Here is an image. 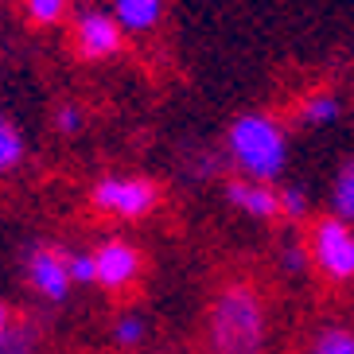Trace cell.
<instances>
[{"label":"cell","instance_id":"cell-13","mask_svg":"<svg viewBox=\"0 0 354 354\" xmlns=\"http://www.w3.org/2000/svg\"><path fill=\"white\" fill-rule=\"evenodd\" d=\"M20 160H24V136L16 133V125H12L8 117L0 113V176L16 171Z\"/></svg>","mask_w":354,"mask_h":354},{"label":"cell","instance_id":"cell-18","mask_svg":"<svg viewBox=\"0 0 354 354\" xmlns=\"http://www.w3.org/2000/svg\"><path fill=\"white\" fill-rule=\"evenodd\" d=\"M308 210H312V203H308V191H304V187H284L281 191V214L288 222L308 218Z\"/></svg>","mask_w":354,"mask_h":354},{"label":"cell","instance_id":"cell-21","mask_svg":"<svg viewBox=\"0 0 354 354\" xmlns=\"http://www.w3.org/2000/svg\"><path fill=\"white\" fill-rule=\"evenodd\" d=\"M12 327H16V319H12L8 304L0 300V343H4V339H8V331H12Z\"/></svg>","mask_w":354,"mask_h":354},{"label":"cell","instance_id":"cell-16","mask_svg":"<svg viewBox=\"0 0 354 354\" xmlns=\"http://www.w3.org/2000/svg\"><path fill=\"white\" fill-rule=\"evenodd\" d=\"M145 335H148V323H145V315H136V312H125L113 323V343L117 346H140Z\"/></svg>","mask_w":354,"mask_h":354},{"label":"cell","instance_id":"cell-14","mask_svg":"<svg viewBox=\"0 0 354 354\" xmlns=\"http://www.w3.org/2000/svg\"><path fill=\"white\" fill-rule=\"evenodd\" d=\"M71 0H24V12L35 28H55V24L66 16Z\"/></svg>","mask_w":354,"mask_h":354},{"label":"cell","instance_id":"cell-10","mask_svg":"<svg viewBox=\"0 0 354 354\" xmlns=\"http://www.w3.org/2000/svg\"><path fill=\"white\" fill-rule=\"evenodd\" d=\"M339 109H343V102H339L335 94H327V90H319V94H312V97H304L300 102V125L327 129V125H335Z\"/></svg>","mask_w":354,"mask_h":354},{"label":"cell","instance_id":"cell-7","mask_svg":"<svg viewBox=\"0 0 354 354\" xmlns=\"http://www.w3.org/2000/svg\"><path fill=\"white\" fill-rule=\"evenodd\" d=\"M140 265H145V257H140V250H136L133 241L109 238V241H102V245L94 250L97 284H102V288H109V292L129 288V284L140 277Z\"/></svg>","mask_w":354,"mask_h":354},{"label":"cell","instance_id":"cell-17","mask_svg":"<svg viewBox=\"0 0 354 354\" xmlns=\"http://www.w3.org/2000/svg\"><path fill=\"white\" fill-rule=\"evenodd\" d=\"M35 343H39V335H35L32 323H16L8 339L0 343V354H35Z\"/></svg>","mask_w":354,"mask_h":354},{"label":"cell","instance_id":"cell-15","mask_svg":"<svg viewBox=\"0 0 354 354\" xmlns=\"http://www.w3.org/2000/svg\"><path fill=\"white\" fill-rule=\"evenodd\" d=\"M281 265H284V272L288 277H304V272L312 269V253H308V241H300V238H284L281 241Z\"/></svg>","mask_w":354,"mask_h":354},{"label":"cell","instance_id":"cell-11","mask_svg":"<svg viewBox=\"0 0 354 354\" xmlns=\"http://www.w3.org/2000/svg\"><path fill=\"white\" fill-rule=\"evenodd\" d=\"M308 354H354V327L346 323H327L312 335Z\"/></svg>","mask_w":354,"mask_h":354},{"label":"cell","instance_id":"cell-6","mask_svg":"<svg viewBox=\"0 0 354 354\" xmlns=\"http://www.w3.org/2000/svg\"><path fill=\"white\" fill-rule=\"evenodd\" d=\"M24 272H28V284L51 304H63L66 292L74 288V281H71V253H63L59 245H47V241H39V245L28 250V257H24Z\"/></svg>","mask_w":354,"mask_h":354},{"label":"cell","instance_id":"cell-19","mask_svg":"<svg viewBox=\"0 0 354 354\" xmlns=\"http://www.w3.org/2000/svg\"><path fill=\"white\" fill-rule=\"evenodd\" d=\"M86 125V117L78 105H59L55 109V133H63V136H78Z\"/></svg>","mask_w":354,"mask_h":354},{"label":"cell","instance_id":"cell-1","mask_svg":"<svg viewBox=\"0 0 354 354\" xmlns=\"http://www.w3.org/2000/svg\"><path fill=\"white\" fill-rule=\"evenodd\" d=\"M207 335L214 354H261L265 351V304H261L257 288L250 284H230L214 296L210 304Z\"/></svg>","mask_w":354,"mask_h":354},{"label":"cell","instance_id":"cell-20","mask_svg":"<svg viewBox=\"0 0 354 354\" xmlns=\"http://www.w3.org/2000/svg\"><path fill=\"white\" fill-rule=\"evenodd\" d=\"M71 281L74 284H97L94 250H90V253H71Z\"/></svg>","mask_w":354,"mask_h":354},{"label":"cell","instance_id":"cell-4","mask_svg":"<svg viewBox=\"0 0 354 354\" xmlns=\"http://www.w3.org/2000/svg\"><path fill=\"white\" fill-rule=\"evenodd\" d=\"M308 253L312 265L331 284L354 281V230L339 214H323L308 226Z\"/></svg>","mask_w":354,"mask_h":354},{"label":"cell","instance_id":"cell-8","mask_svg":"<svg viewBox=\"0 0 354 354\" xmlns=\"http://www.w3.org/2000/svg\"><path fill=\"white\" fill-rule=\"evenodd\" d=\"M226 203L245 218H281V191H272V183H257V179H230L226 183Z\"/></svg>","mask_w":354,"mask_h":354},{"label":"cell","instance_id":"cell-12","mask_svg":"<svg viewBox=\"0 0 354 354\" xmlns=\"http://www.w3.org/2000/svg\"><path fill=\"white\" fill-rule=\"evenodd\" d=\"M331 210L339 218L354 222V156H346L339 164V176H335V187H331Z\"/></svg>","mask_w":354,"mask_h":354},{"label":"cell","instance_id":"cell-9","mask_svg":"<svg viewBox=\"0 0 354 354\" xmlns=\"http://www.w3.org/2000/svg\"><path fill=\"white\" fill-rule=\"evenodd\" d=\"M113 16L125 32H152L164 16V0H113Z\"/></svg>","mask_w":354,"mask_h":354},{"label":"cell","instance_id":"cell-5","mask_svg":"<svg viewBox=\"0 0 354 354\" xmlns=\"http://www.w3.org/2000/svg\"><path fill=\"white\" fill-rule=\"evenodd\" d=\"M121 43H125V28L117 24L113 12H102V8L78 12V20H74V51L82 55L86 63H105V59L121 55Z\"/></svg>","mask_w":354,"mask_h":354},{"label":"cell","instance_id":"cell-3","mask_svg":"<svg viewBox=\"0 0 354 354\" xmlns=\"http://www.w3.org/2000/svg\"><path fill=\"white\" fill-rule=\"evenodd\" d=\"M164 187L148 176H102L90 187V203L97 214L121 222H140L160 207Z\"/></svg>","mask_w":354,"mask_h":354},{"label":"cell","instance_id":"cell-2","mask_svg":"<svg viewBox=\"0 0 354 354\" xmlns=\"http://www.w3.org/2000/svg\"><path fill=\"white\" fill-rule=\"evenodd\" d=\"M226 152L245 179L272 183L288 167V133L269 113H241L226 133Z\"/></svg>","mask_w":354,"mask_h":354}]
</instances>
